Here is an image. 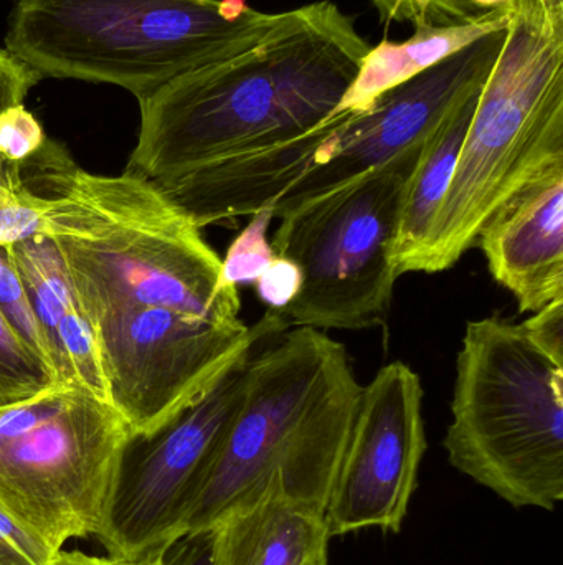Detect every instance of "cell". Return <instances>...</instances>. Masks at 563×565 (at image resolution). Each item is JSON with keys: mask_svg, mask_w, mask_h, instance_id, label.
I'll return each instance as SVG.
<instances>
[{"mask_svg": "<svg viewBox=\"0 0 563 565\" xmlns=\"http://www.w3.org/2000/svg\"><path fill=\"white\" fill-rule=\"evenodd\" d=\"M370 45L331 0L281 12L257 45L139 99L141 128L126 172L159 181L261 151L323 125Z\"/></svg>", "mask_w": 563, "mask_h": 565, "instance_id": "cell-1", "label": "cell"}, {"mask_svg": "<svg viewBox=\"0 0 563 565\" xmlns=\"http://www.w3.org/2000/svg\"><path fill=\"white\" fill-rule=\"evenodd\" d=\"M33 162L45 188L40 235L55 245L91 326L149 306L241 321L238 288L221 278L217 252L154 182L83 171L52 141Z\"/></svg>", "mask_w": 563, "mask_h": 565, "instance_id": "cell-2", "label": "cell"}, {"mask_svg": "<svg viewBox=\"0 0 563 565\" xmlns=\"http://www.w3.org/2000/svg\"><path fill=\"white\" fill-rule=\"evenodd\" d=\"M364 385L346 345L313 328L263 339L245 365L240 404L185 523L280 498L324 514L349 445Z\"/></svg>", "mask_w": 563, "mask_h": 565, "instance_id": "cell-3", "label": "cell"}, {"mask_svg": "<svg viewBox=\"0 0 563 565\" xmlns=\"http://www.w3.org/2000/svg\"><path fill=\"white\" fill-rule=\"evenodd\" d=\"M278 19L247 0H13L6 50L43 78L108 83L139 102L247 52Z\"/></svg>", "mask_w": 563, "mask_h": 565, "instance_id": "cell-4", "label": "cell"}, {"mask_svg": "<svg viewBox=\"0 0 563 565\" xmlns=\"http://www.w3.org/2000/svg\"><path fill=\"white\" fill-rule=\"evenodd\" d=\"M505 43L416 274L452 270L492 212L563 159V0H511Z\"/></svg>", "mask_w": 563, "mask_h": 565, "instance_id": "cell-5", "label": "cell"}, {"mask_svg": "<svg viewBox=\"0 0 563 565\" xmlns=\"http://www.w3.org/2000/svg\"><path fill=\"white\" fill-rule=\"evenodd\" d=\"M450 463L515 508L563 500V364L524 326L499 316L466 324L456 359Z\"/></svg>", "mask_w": 563, "mask_h": 565, "instance_id": "cell-6", "label": "cell"}, {"mask_svg": "<svg viewBox=\"0 0 563 565\" xmlns=\"http://www.w3.org/2000/svg\"><path fill=\"white\" fill-rule=\"evenodd\" d=\"M423 146L280 218L273 245L303 271V288L283 312L290 328L360 331L389 318L405 189Z\"/></svg>", "mask_w": 563, "mask_h": 565, "instance_id": "cell-7", "label": "cell"}, {"mask_svg": "<svg viewBox=\"0 0 563 565\" xmlns=\"http://www.w3.org/2000/svg\"><path fill=\"white\" fill-rule=\"evenodd\" d=\"M118 412L78 387L0 411V507L56 551L101 537L131 438Z\"/></svg>", "mask_w": 563, "mask_h": 565, "instance_id": "cell-8", "label": "cell"}, {"mask_svg": "<svg viewBox=\"0 0 563 565\" xmlns=\"http://www.w3.org/2000/svg\"><path fill=\"white\" fill-rule=\"evenodd\" d=\"M108 404L132 435H151L201 401L263 339L290 329L268 309L253 326L175 309H124L93 324Z\"/></svg>", "mask_w": 563, "mask_h": 565, "instance_id": "cell-9", "label": "cell"}, {"mask_svg": "<svg viewBox=\"0 0 563 565\" xmlns=\"http://www.w3.org/2000/svg\"><path fill=\"white\" fill-rule=\"evenodd\" d=\"M248 358L154 434L131 435L108 526L99 537L109 556L131 559L184 536L195 498L243 395Z\"/></svg>", "mask_w": 563, "mask_h": 565, "instance_id": "cell-10", "label": "cell"}, {"mask_svg": "<svg viewBox=\"0 0 563 565\" xmlns=\"http://www.w3.org/2000/svg\"><path fill=\"white\" fill-rule=\"evenodd\" d=\"M506 30L483 36L436 63L356 115L321 148L314 164L271 205L274 218L353 184L426 139L459 102L483 88L506 39Z\"/></svg>", "mask_w": 563, "mask_h": 565, "instance_id": "cell-11", "label": "cell"}, {"mask_svg": "<svg viewBox=\"0 0 563 565\" xmlns=\"http://www.w3.org/2000/svg\"><path fill=\"white\" fill-rule=\"evenodd\" d=\"M422 379L405 362L383 365L364 385L324 511L331 537L402 530L426 451Z\"/></svg>", "mask_w": 563, "mask_h": 565, "instance_id": "cell-12", "label": "cell"}, {"mask_svg": "<svg viewBox=\"0 0 563 565\" xmlns=\"http://www.w3.org/2000/svg\"><path fill=\"white\" fill-rule=\"evenodd\" d=\"M476 245L522 315L563 299V159L509 195L485 222Z\"/></svg>", "mask_w": 563, "mask_h": 565, "instance_id": "cell-13", "label": "cell"}, {"mask_svg": "<svg viewBox=\"0 0 563 565\" xmlns=\"http://www.w3.org/2000/svg\"><path fill=\"white\" fill-rule=\"evenodd\" d=\"M2 252L25 289L58 381L108 402L95 329L55 245L35 235Z\"/></svg>", "mask_w": 563, "mask_h": 565, "instance_id": "cell-14", "label": "cell"}, {"mask_svg": "<svg viewBox=\"0 0 563 565\" xmlns=\"http://www.w3.org/2000/svg\"><path fill=\"white\" fill-rule=\"evenodd\" d=\"M214 565H327L324 514L264 498L225 514L214 527Z\"/></svg>", "mask_w": 563, "mask_h": 565, "instance_id": "cell-15", "label": "cell"}, {"mask_svg": "<svg viewBox=\"0 0 563 565\" xmlns=\"http://www.w3.org/2000/svg\"><path fill=\"white\" fill-rule=\"evenodd\" d=\"M505 29H508L506 7L488 10L458 25L416 29L405 42L383 40L379 45L370 46L356 78L334 113L364 115L390 89L422 75L436 63L462 52L483 36Z\"/></svg>", "mask_w": 563, "mask_h": 565, "instance_id": "cell-16", "label": "cell"}, {"mask_svg": "<svg viewBox=\"0 0 563 565\" xmlns=\"http://www.w3.org/2000/svg\"><path fill=\"white\" fill-rule=\"evenodd\" d=\"M479 93L481 88L459 102L423 146L422 154L407 185L400 214L393 255L400 277L419 271L433 222L452 184L456 162L478 105Z\"/></svg>", "mask_w": 563, "mask_h": 565, "instance_id": "cell-17", "label": "cell"}, {"mask_svg": "<svg viewBox=\"0 0 563 565\" xmlns=\"http://www.w3.org/2000/svg\"><path fill=\"white\" fill-rule=\"evenodd\" d=\"M62 385L48 362L23 341L0 311V411L25 404Z\"/></svg>", "mask_w": 563, "mask_h": 565, "instance_id": "cell-18", "label": "cell"}, {"mask_svg": "<svg viewBox=\"0 0 563 565\" xmlns=\"http://www.w3.org/2000/svg\"><path fill=\"white\" fill-rule=\"evenodd\" d=\"M250 217L247 227L231 242L221 260V278L235 288L255 286L277 257L273 245L268 241V231L274 221L273 209H261Z\"/></svg>", "mask_w": 563, "mask_h": 565, "instance_id": "cell-19", "label": "cell"}, {"mask_svg": "<svg viewBox=\"0 0 563 565\" xmlns=\"http://www.w3.org/2000/svg\"><path fill=\"white\" fill-rule=\"evenodd\" d=\"M387 22L412 23L416 29L469 22L483 10L472 0H370Z\"/></svg>", "mask_w": 563, "mask_h": 565, "instance_id": "cell-20", "label": "cell"}, {"mask_svg": "<svg viewBox=\"0 0 563 565\" xmlns=\"http://www.w3.org/2000/svg\"><path fill=\"white\" fill-rule=\"evenodd\" d=\"M46 201L23 184L0 189V250L42 234Z\"/></svg>", "mask_w": 563, "mask_h": 565, "instance_id": "cell-21", "label": "cell"}, {"mask_svg": "<svg viewBox=\"0 0 563 565\" xmlns=\"http://www.w3.org/2000/svg\"><path fill=\"white\" fill-rule=\"evenodd\" d=\"M48 141L42 122L23 103L0 111V159L7 164L23 168L45 149Z\"/></svg>", "mask_w": 563, "mask_h": 565, "instance_id": "cell-22", "label": "cell"}, {"mask_svg": "<svg viewBox=\"0 0 563 565\" xmlns=\"http://www.w3.org/2000/svg\"><path fill=\"white\" fill-rule=\"evenodd\" d=\"M0 311L3 312L13 329L22 335L23 341L40 358L48 362L42 329H40L35 315H33L25 289H23L22 282H20L13 268L10 267L3 252L2 257H0Z\"/></svg>", "mask_w": 563, "mask_h": 565, "instance_id": "cell-23", "label": "cell"}, {"mask_svg": "<svg viewBox=\"0 0 563 565\" xmlns=\"http://www.w3.org/2000/svg\"><path fill=\"white\" fill-rule=\"evenodd\" d=\"M43 76L26 63L20 62L6 49H0V111L7 106L25 102L33 86L42 82ZM25 184L22 168L7 164L0 159V189H15Z\"/></svg>", "mask_w": 563, "mask_h": 565, "instance_id": "cell-24", "label": "cell"}, {"mask_svg": "<svg viewBox=\"0 0 563 565\" xmlns=\"http://www.w3.org/2000/svg\"><path fill=\"white\" fill-rule=\"evenodd\" d=\"M58 553L0 507V565H48Z\"/></svg>", "mask_w": 563, "mask_h": 565, "instance_id": "cell-25", "label": "cell"}, {"mask_svg": "<svg viewBox=\"0 0 563 565\" xmlns=\"http://www.w3.org/2000/svg\"><path fill=\"white\" fill-rule=\"evenodd\" d=\"M303 288V271L290 258L274 257L270 267L255 282L258 298L273 311H284L293 305Z\"/></svg>", "mask_w": 563, "mask_h": 565, "instance_id": "cell-26", "label": "cell"}, {"mask_svg": "<svg viewBox=\"0 0 563 565\" xmlns=\"http://www.w3.org/2000/svg\"><path fill=\"white\" fill-rule=\"evenodd\" d=\"M522 326L545 354L563 364V299L539 309Z\"/></svg>", "mask_w": 563, "mask_h": 565, "instance_id": "cell-27", "label": "cell"}, {"mask_svg": "<svg viewBox=\"0 0 563 565\" xmlns=\"http://www.w3.org/2000/svg\"><path fill=\"white\" fill-rule=\"evenodd\" d=\"M164 561L165 565H214L212 530L178 537L165 550Z\"/></svg>", "mask_w": 563, "mask_h": 565, "instance_id": "cell-28", "label": "cell"}, {"mask_svg": "<svg viewBox=\"0 0 563 565\" xmlns=\"http://www.w3.org/2000/svg\"><path fill=\"white\" fill-rule=\"evenodd\" d=\"M164 550L151 551V553L142 554L139 557H96L88 554L79 553V551H59L55 559L48 565H165Z\"/></svg>", "mask_w": 563, "mask_h": 565, "instance_id": "cell-29", "label": "cell"}, {"mask_svg": "<svg viewBox=\"0 0 563 565\" xmlns=\"http://www.w3.org/2000/svg\"><path fill=\"white\" fill-rule=\"evenodd\" d=\"M472 2L483 12H488V10L505 9L511 0H472Z\"/></svg>", "mask_w": 563, "mask_h": 565, "instance_id": "cell-30", "label": "cell"}]
</instances>
